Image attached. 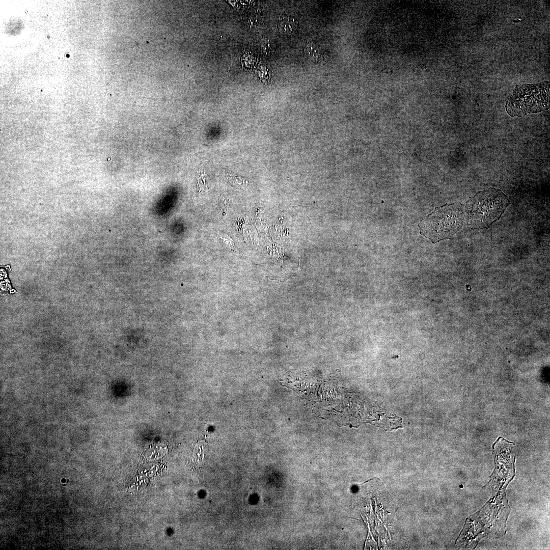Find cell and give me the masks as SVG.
Segmentation results:
<instances>
[{
  "mask_svg": "<svg viewBox=\"0 0 550 550\" xmlns=\"http://www.w3.org/2000/svg\"><path fill=\"white\" fill-rule=\"evenodd\" d=\"M305 53L311 60L319 62L323 59V53L320 48L314 44H308L305 48Z\"/></svg>",
  "mask_w": 550,
  "mask_h": 550,
  "instance_id": "cell-5",
  "label": "cell"
},
{
  "mask_svg": "<svg viewBox=\"0 0 550 550\" xmlns=\"http://www.w3.org/2000/svg\"><path fill=\"white\" fill-rule=\"evenodd\" d=\"M278 31L283 35H293L297 30V21L293 18L288 15H283L279 17L277 22Z\"/></svg>",
  "mask_w": 550,
  "mask_h": 550,
  "instance_id": "cell-4",
  "label": "cell"
},
{
  "mask_svg": "<svg viewBox=\"0 0 550 550\" xmlns=\"http://www.w3.org/2000/svg\"><path fill=\"white\" fill-rule=\"evenodd\" d=\"M462 205H445L436 209L420 223L421 234L433 243L450 238L462 227L463 220Z\"/></svg>",
  "mask_w": 550,
  "mask_h": 550,
  "instance_id": "cell-2",
  "label": "cell"
},
{
  "mask_svg": "<svg viewBox=\"0 0 550 550\" xmlns=\"http://www.w3.org/2000/svg\"><path fill=\"white\" fill-rule=\"evenodd\" d=\"M259 48L261 53L265 56H272L275 51V44L269 39H262L259 43Z\"/></svg>",
  "mask_w": 550,
  "mask_h": 550,
  "instance_id": "cell-6",
  "label": "cell"
},
{
  "mask_svg": "<svg viewBox=\"0 0 550 550\" xmlns=\"http://www.w3.org/2000/svg\"><path fill=\"white\" fill-rule=\"evenodd\" d=\"M549 105V82L517 86L507 99L506 109L512 117H522L547 109Z\"/></svg>",
  "mask_w": 550,
  "mask_h": 550,
  "instance_id": "cell-3",
  "label": "cell"
},
{
  "mask_svg": "<svg viewBox=\"0 0 550 550\" xmlns=\"http://www.w3.org/2000/svg\"><path fill=\"white\" fill-rule=\"evenodd\" d=\"M510 204L506 196L493 188L480 191L465 206L469 226L474 229L489 227L498 220Z\"/></svg>",
  "mask_w": 550,
  "mask_h": 550,
  "instance_id": "cell-1",
  "label": "cell"
}]
</instances>
